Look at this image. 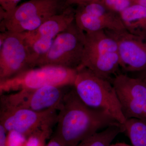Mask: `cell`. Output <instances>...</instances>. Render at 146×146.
<instances>
[{"mask_svg":"<svg viewBox=\"0 0 146 146\" xmlns=\"http://www.w3.org/2000/svg\"><path fill=\"white\" fill-rule=\"evenodd\" d=\"M58 111L57 127L53 136L63 146H76L102 129L123 125L104 110L85 104L74 86L65 95Z\"/></svg>","mask_w":146,"mask_h":146,"instance_id":"6da1fadb","label":"cell"},{"mask_svg":"<svg viewBox=\"0 0 146 146\" xmlns=\"http://www.w3.org/2000/svg\"><path fill=\"white\" fill-rule=\"evenodd\" d=\"M78 69L74 87L79 98L89 107L104 110L124 125L127 119L112 83L86 67Z\"/></svg>","mask_w":146,"mask_h":146,"instance_id":"7a4b0ae2","label":"cell"},{"mask_svg":"<svg viewBox=\"0 0 146 146\" xmlns=\"http://www.w3.org/2000/svg\"><path fill=\"white\" fill-rule=\"evenodd\" d=\"M69 6L66 0H30L10 13L0 8L1 32L33 31L52 16L63 13Z\"/></svg>","mask_w":146,"mask_h":146,"instance_id":"3957f363","label":"cell"},{"mask_svg":"<svg viewBox=\"0 0 146 146\" xmlns=\"http://www.w3.org/2000/svg\"><path fill=\"white\" fill-rule=\"evenodd\" d=\"M78 69L44 65L28 69L7 79L0 80V94L47 86H74Z\"/></svg>","mask_w":146,"mask_h":146,"instance_id":"277c9868","label":"cell"},{"mask_svg":"<svg viewBox=\"0 0 146 146\" xmlns=\"http://www.w3.org/2000/svg\"><path fill=\"white\" fill-rule=\"evenodd\" d=\"M85 33L74 21L59 33L49 50L36 62L35 67L55 65L78 69L82 64Z\"/></svg>","mask_w":146,"mask_h":146,"instance_id":"5b68a950","label":"cell"},{"mask_svg":"<svg viewBox=\"0 0 146 146\" xmlns=\"http://www.w3.org/2000/svg\"><path fill=\"white\" fill-rule=\"evenodd\" d=\"M69 86H47L1 95V108H24L36 111H59Z\"/></svg>","mask_w":146,"mask_h":146,"instance_id":"8992f818","label":"cell"},{"mask_svg":"<svg viewBox=\"0 0 146 146\" xmlns=\"http://www.w3.org/2000/svg\"><path fill=\"white\" fill-rule=\"evenodd\" d=\"M33 68L30 53L23 33L0 34V80Z\"/></svg>","mask_w":146,"mask_h":146,"instance_id":"52a82bcc","label":"cell"},{"mask_svg":"<svg viewBox=\"0 0 146 146\" xmlns=\"http://www.w3.org/2000/svg\"><path fill=\"white\" fill-rule=\"evenodd\" d=\"M75 9L70 6L63 13L55 15L36 29L23 32L30 53L33 68L49 50L56 36L75 20Z\"/></svg>","mask_w":146,"mask_h":146,"instance_id":"ba28073f","label":"cell"},{"mask_svg":"<svg viewBox=\"0 0 146 146\" xmlns=\"http://www.w3.org/2000/svg\"><path fill=\"white\" fill-rule=\"evenodd\" d=\"M112 84L126 119L146 121V84L143 79L119 74Z\"/></svg>","mask_w":146,"mask_h":146,"instance_id":"9c48e42d","label":"cell"},{"mask_svg":"<svg viewBox=\"0 0 146 146\" xmlns=\"http://www.w3.org/2000/svg\"><path fill=\"white\" fill-rule=\"evenodd\" d=\"M57 110L36 111L24 108H1L0 124L7 131H14L28 136L45 126L57 122Z\"/></svg>","mask_w":146,"mask_h":146,"instance_id":"30bf717a","label":"cell"},{"mask_svg":"<svg viewBox=\"0 0 146 146\" xmlns=\"http://www.w3.org/2000/svg\"><path fill=\"white\" fill-rule=\"evenodd\" d=\"M105 31L117 44L120 67L128 72L146 71V36L134 35L126 30Z\"/></svg>","mask_w":146,"mask_h":146,"instance_id":"8fae6325","label":"cell"},{"mask_svg":"<svg viewBox=\"0 0 146 146\" xmlns=\"http://www.w3.org/2000/svg\"><path fill=\"white\" fill-rule=\"evenodd\" d=\"M81 66L86 67L100 77L109 80L120 67L118 52L83 56Z\"/></svg>","mask_w":146,"mask_h":146,"instance_id":"7c38bea8","label":"cell"},{"mask_svg":"<svg viewBox=\"0 0 146 146\" xmlns=\"http://www.w3.org/2000/svg\"><path fill=\"white\" fill-rule=\"evenodd\" d=\"M85 38L83 56L118 52L117 42L105 31L85 33Z\"/></svg>","mask_w":146,"mask_h":146,"instance_id":"4fadbf2b","label":"cell"},{"mask_svg":"<svg viewBox=\"0 0 146 146\" xmlns=\"http://www.w3.org/2000/svg\"><path fill=\"white\" fill-rule=\"evenodd\" d=\"M126 30L131 34L146 36V7L135 4L119 14Z\"/></svg>","mask_w":146,"mask_h":146,"instance_id":"5bb4252c","label":"cell"},{"mask_svg":"<svg viewBox=\"0 0 146 146\" xmlns=\"http://www.w3.org/2000/svg\"><path fill=\"white\" fill-rule=\"evenodd\" d=\"M77 6V8L106 21L113 27L115 31L125 30L119 15L108 8L101 0L93 1Z\"/></svg>","mask_w":146,"mask_h":146,"instance_id":"9a60e30c","label":"cell"},{"mask_svg":"<svg viewBox=\"0 0 146 146\" xmlns=\"http://www.w3.org/2000/svg\"><path fill=\"white\" fill-rule=\"evenodd\" d=\"M124 131L123 125L111 126L84 139L76 146H109L119 134Z\"/></svg>","mask_w":146,"mask_h":146,"instance_id":"2e32d148","label":"cell"},{"mask_svg":"<svg viewBox=\"0 0 146 146\" xmlns=\"http://www.w3.org/2000/svg\"><path fill=\"white\" fill-rule=\"evenodd\" d=\"M125 132L134 146H146V121L131 118L124 125Z\"/></svg>","mask_w":146,"mask_h":146,"instance_id":"e0dca14e","label":"cell"},{"mask_svg":"<svg viewBox=\"0 0 146 146\" xmlns=\"http://www.w3.org/2000/svg\"><path fill=\"white\" fill-rule=\"evenodd\" d=\"M53 125L45 126L35 131L28 136L24 146H46L47 140L52 134Z\"/></svg>","mask_w":146,"mask_h":146,"instance_id":"ac0fdd59","label":"cell"},{"mask_svg":"<svg viewBox=\"0 0 146 146\" xmlns=\"http://www.w3.org/2000/svg\"><path fill=\"white\" fill-rule=\"evenodd\" d=\"M102 3L115 13H120L136 4V0H101Z\"/></svg>","mask_w":146,"mask_h":146,"instance_id":"d6986e66","label":"cell"},{"mask_svg":"<svg viewBox=\"0 0 146 146\" xmlns=\"http://www.w3.org/2000/svg\"><path fill=\"white\" fill-rule=\"evenodd\" d=\"M27 137L14 131L7 132V146H24Z\"/></svg>","mask_w":146,"mask_h":146,"instance_id":"ffe728a7","label":"cell"},{"mask_svg":"<svg viewBox=\"0 0 146 146\" xmlns=\"http://www.w3.org/2000/svg\"><path fill=\"white\" fill-rule=\"evenodd\" d=\"M21 0H0V7L7 13H10L17 7Z\"/></svg>","mask_w":146,"mask_h":146,"instance_id":"44dd1931","label":"cell"},{"mask_svg":"<svg viewBox=\"0 0 146 146\" xmlns=\"http://www.w3.org/2000/svg\"><path fill=\"white\" fill-rule=\"evenodd\" d=\"M7 131L1 124H0V146H7Z\"/></svg>","mask_w":146,"mask_h":146,"instance_id":"7402d4cb","label":"cell"},{"mask_svg":"<svg viewBox=\"0 0 146 146\" xmlns=\"http://www.w3.org/2000/svg\"><path fill=\"white\" fill-rule=\"evenodd\" d=\"M96 0H66L67 4L69 6L78 5Z\"/></svg>","mask_w":146,"mask_h":146,"instance_id":"603a6c76","label":"cell"},{"mask_svg":"<svg viewBox=\"0 0 146 146\" xmlns=\"http://www.w3.org/2000/svg\"><path fill=\"white\" fill-rule=\"evenodd\" d=\"M46 146H63V145L53 136L51 138L50 140Z\"/></svg>","mask_w":146,"mask_h":146,"instance_id":"cb8c5ba5","label":"cell"},{"mask_svg":"<svg viewBox=\"0 0 146 146\" xmlns=\"http://www.w3.org/2000/svg\"><path fill=\"white\" fill-rule=\"evenodd\" d=\"M109 146H134L132 145H129L125 143H118L115 144H111Z\"/></svg>","mask_w":146,"mask_h":146,"instance_id":"d4e9b609","label":"cell"},{"mask_svg":"<svg viewBox=\"0 0 146 146\" xmlns=\"http://www.w3.org/2000/svg\"><path fill=\"white\" fill-rule=\"evenodd\" d=\"M136 3L146 7V0H136Z\"/></svg>","mask_w":146,"mask_h":146,"instance_id":"484cf974","label":"cell"},{"mask_svg":"<svg viewBox=\"0 0 146 146\" xmlns=\"http://www.w3.org/2000/svg\"><path fill=\"white\" fill-rule=\"evenodd\" d=\"M143 80L144 81H145V82L146 84V71L145 72V74H144L143 77Z\"/></svg>","mask_w":146,"mask_h":146,"instance_id":"4316f807","label":"cell"}]
</instances>
